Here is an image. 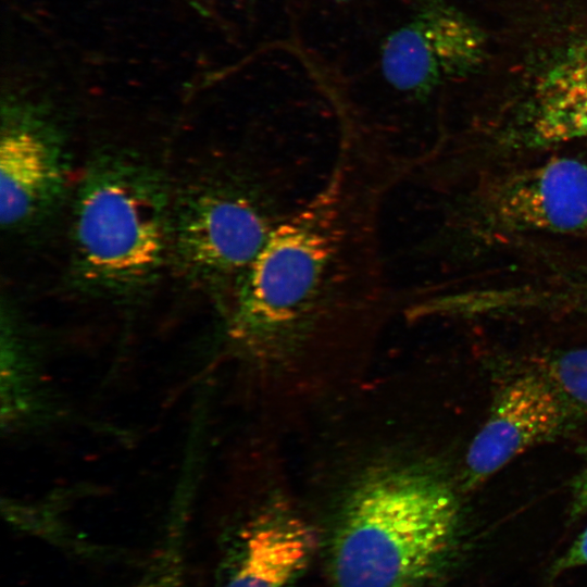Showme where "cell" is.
<instances>
[{
  "mask_svg": "<svg viewBox=\"0 0 587 587\" xmlns=\"http://www.w3.org/2000/svg\"><path fill=\"white\" fill-rule=\"evenodd\" d=\"M326 179L278 224L233 294L234 326L277 352L359 317L385 292L383 204L409 159L347 121Z\"/></svg>",
  "mask_w": 587,
  "mask_h": 587,
  "instance_id": "cell-1",
  "label": "cell"
},
{
  "mask_svg": "<svg viewBox=\"0 0 587 587\" xmlns=\"http://www.w3.org/2000/svg\"><path fill=\"white\" fill-rule=\"evenodd\" d=\"M460 522L457 497L435 473L388 465L357 483L330 549L335 587H425L447 564Z\"/></svg>",
  "mask_w": 587,
  "mask_h": 587,
  "instance_id": "cell-2",
  "label": "cell"
},
{
  "mask_svg": "<svg viewBox=\"0 0 587 587\" xmlns=\"http://www.w3.org/2000/svg\"><path fill=\"white\" fill-rule=\"evenodd\" d=\"M72 275L87 290L130 292L160 276L170 252L173 196L165 178L130 152H102L78 184Z\"/></svg>",
  "mask_w": 587,
  "mask_h": 587,
  "instance_id": "cell-3",
  "label": "cell"
},
{
  "mask_svg": "<svg viewBox=\"0 0 587 587\" xmlns=\"http://www.w3.org/2000/svg\"><path fill=\"white\" fill-rule=\"evenodd\" d=\"M287 166L229 171L174 198L168 261L186 278L233 294L267 239L300 202Z\"/></svg>",
  "mask_w": 587,
  "mask_h": 587,
  "instance_id": "cell-4",
  "label": "cell"
},
{
  "mask_svg": "<svg viewBox=\"0 0 587 587\" xmlns=\"http://www.w3.org/2000/svg\"><path fill=\"white\" fill-rule=\"evenodd\" d=\"M459 225L475 235L587 230V164L553 158L496 176L466 200Z\"/></svg>",
  "mask_w": 587,
  "mask_h": 587,
  "instance_id": "cell-5",
  "label": "cell"
},
{
  "mask_svg": "<svg viewBox=\"0 0 587 587\" xmlns=\"http://www.w3.org/2000/svg\"><path fill=\"white\" fill-rule=\"evenodd\" d=\"M0 221L18 232L42 222L68 182L65 136L42 104L9 97L1 104Z\"/></svg>",
  "mask_w": 587,
  "mask_h": 587,
  "instance_id": "cell-6",
  "label": "cell"
},
{
  "mask_svg": "<svg viewBox=\"0 0 587 587\" xmlns=\"http://www.w3.org/2000/svg\"><path fill=\"white\" fill-rule=\"evenodd\" d=\"M486 52L483 29L460 10L434 0L386 37L380 68L396 90L421 98L477 70Z\"/></svg>",
  "mask_w": 587,
  "mask_h": 587,
  "instance_id": "cell-7",
  "label": "cell"
},
{
  "mask_svg": "<svg viewBox=\"0 0 587 587\" xmlns=\"http://www.w3.org/2000/svg\"><path fill=\"white\" fill-rule=\"evenodd\" d=\"M563 417V400L544 374H523L505 384L467 449L465 488L478 487L527 449L553 435Z\"/></svg>",
  "mask_w": 587,
  "mask_h": 587,
  "instance_id": "cell-8",
  "label": "cell"
},
{
  "mask_svg": "<svg viewBox=\"0 0 587 587\" xmlns=\"http://www.w3.org/2000/svg\"><path fill=\"white\" fill-rule=\"evenodd\" d=\"M587 139V39L561 52L536 80L510 140L542 148Z\"/></svg>",
  "mask_w": 587,
  "mask_h": 587,
  "instance_id": "cell-9",
  "label": "cell"
},
{
  "mask_svg": "<svg viewBox=\"0 0 587 587\" xmlns=\"http://www.w3.org/2000/svg\"><path fill=\"white\" fill-rule=\"evenodd\" d=\"M313 549V534L303 522L268 512L241 536L220 587H291Z\"/></svg>",
  "mask_w": 587,
  "mask_h": 587,
  "instance_id": "cell-10",
  "label": "cell"
},
{
  "mask_svg": "<svg viewBox=\"0 0 587 587\" xmlns=\"http://www.w3.org/2000/svg\"><path fill=\"white\" fill-rule=\"evenodd\" d=\"M559 395L587 410V349L563 353L552 360L545 375Z\"/></svg>",
  "mask_w": 587,
  "mask_h": 587,
  "instance_id": "cell-11",
  "label": "cell"
},
{
  "mask_svg": "<svg viewBox=\"0 0 587 587\" xmlns=\"http://www.w3.org/2000/svg\"><path fill=\"white\" fill-rule=\"evenodd\" d=\"M134 587H186L184 557L176 540L152 558Z\"/></svg>",
  "mask_w": 587,
  "mask_h": 587,
  "instance_id": "cell-12",
  "label": "cell"
},
{
  "mask_svg": "<svg viewBox=\"0 0 587 587\" xmlns=\"http://www.w3.org/2000/svg\"><path fill=\"white\" fill-rule=\"evenodd\" d=\"M587 566V527L577 536L569 549L554 562L551 573L559 574L570 569Z\"/></svg>",
  "mask_w": 587,
  "mask_h": 587,
  "instance_id": "cell-13",
  "label": "cell"
},
{
  "mask_svg": "<svg viewBox=\"0 0 587 587\" xmlns=\"http://www.w3.org/2000/svg\"><path fill=\"white\" fill-rule=\"evenodd\" d=\"M572 516L580 515L587 512V469L584 470L574 479L572 488Z\"/></svg>",
  "mask_w": 587,
  "mask_h": 587,
  "instance_id": "cell-14",
  "label": "cell"
},
{
  "mask_svg": "<svg viewBox=\"0 0 587 587\" xmlns=\"http://www.w3.org/2000/svg\"><path fill=\"white\" fill-rule=\"evenodd\" d=\"M336 2H349V1H352V0H334Z\"/></svg>",
  "mask_w": 587,
  "mask_h": 587,
  "instance_id": "cell-15",
  "label": "cell"
}]
</instances>
